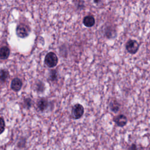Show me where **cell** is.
Wrapping results in <instances>:
<instances>
[{"mask_svg": "<svg viewBox=\"0 0 150 150\" xmlns=\"http://www.w3.org/2000/svg\"><path fill=\"white\" fill-rule=\"evenodd\" d=\"M35 90L38 93H43L45 90V84L41 81H38L35 84Z\"/></svg>", "mask_w": 150, "mask_h": 150, "instance_id": "cell-12", "label": "cell"}, {"mask_svg": "<svg viewBox=\"0 0 150 150\" xmlns=\"http://www.w3.org/2000/svg\"><path fill=\"white\" fill-rule=\"evenodd\" d=\"M57 78V72L56 70L52 69L49 73V79L50 81H54Z\"/></svg>", "mask_w": 150, "mask_h": 150, "instance_id": "cell-14", "label": "cell"}, {"mask_svg": "<svg viewBox=\"0 0 150 150\" xmlns=\"http://www.w3.org/2000/svg\"><path fill=\"white\" fill-rule=\"evenodd\" d=\"M105 35L108 39L114 38L117 35L116 30L112 26H108L105 30Z\"/></svg>", "mask_w": 150, "mask_h": 150, "instance_id": "cell-10", "label": "cell"}, {"mask_svg": "<svg viewBox=\"0 0 150 150\" xmlns=\"http://www.w3.org/2000/svg\"><path fill=\"white\" fill-rule=\"evenodd\" d=\"M127 150H137V146L135 144H132L128 147Z\"/></svg>", "mask_w": 150, "mask_h": 150, "instance_id": "cell-18", "label": "cell"}, {"mask_svg": "<svg viewBox=\"0 0 150 150\" xmlns=\"http://www.w3.org/2000/svg\"><path fill=\"white\" fill-rule=\"evenodd\" d=\"M26 144V139L24 138H21L19 139L18 142H17V146L19 148H23L25 147Z\"/></svg>", "mask_w": 150, "mask_h": 150, "instance_id": "cell-15", "label": "cell"}, {"mask_svg": "<svg viewBox=\"0 0 150 150\" xmlns=\"http://www.w3.org/2000/svg\"><path fill=\"white\" fill-rule=\"evenodd\" d=\"M84 112V110L83 106L80 104H76L74 105L72 107V110H71L72 117L75 120L79 119L83 115Z\"/></svg>", "mask_w": 150, "mask_h": 150, "instance_id": "cell-3", "label": "cell"}, {"mask_svg": "<svg viewBox=\"0 0 150 150\" xmlns=\"http://www.w3.org/2000/svg\"><path fill=\"white\" fill-rule=\"evenodd\" d=\"M95 22L96 21L94 16L91 15L86 16L83 20V25L87 28H91L95 24Z\"/></svg>", "mask_w": 150, "mask_h": 150, "instance_id": "cell-7", "label": "cell"}, {"mask_svg": "<svg viewBox=\"0 0 150 150\" xmlns=\"http://www.w3.org/2000/svg\"><path fill=\"white\" fill-rule=\"evenodd\" d=\"M9 76V71L6 69H2L1 70V81L2 83H4Z\"/></svg>", "mask_w": 150, "mask_h": 150, "instance_id": "cell-13", "label": "cell"}, {"mask_svg": "<svg viewBox=\"0 0 150 150\" xmlns=\"http://www.w3.org/2000/svg\"><path fill=\"white\" fill-rule=\"evenodd\" d=\"M100 2V1H94V3H98V2Z\"/></svg>", "mask_w": 150, "mask_h": 150, "instance_id": "cell-19", "label": "cell"}, {"mask_svg": "<svg viewBox=\"0 0 150 150\" xmlns=\"http://www.w3.org/2000/svg\"><path fill=\"white\" fill-rule=\"evenodd\" d=\"M120 105L116 100H112L110 104V108L111 111L116 113L120 110Z\"/></svg>", "mask_w": 150, "mask_h": 150, "instance_id": "cell-11", "label": "cell"}, {"mask_svg": "<svg viewBox=\"0 0 150 150\" xmlns=\"http://www.w3.org/2000/svg\"><path fill=\"white\" fill-rule=\"evenodd\" d=\"M30 32V27L25 23H21L18 24L16 28V34L20 38H26L29 35Z\"/></svg>", "mask_w": 150, "mask_h": 150, "instance_id": "cell-1", "label": "cell"}, {"mask_svg": "<svg viewBox=\"0 0 150 150\" xmlns=\"http://www.w3.org/2000/svg\"><path fill=\"white\" fill-rule=\"evenodd\" d=\"M139 43L135 40L130 39L125 44V48L127 52L131 54L136 53L139 49Z\"/></svg>", "mask_w": 150, "mask_h": 150, "instance_id": "cell-4", "label": "cell"}, {"mask_svg": "<svg viewBox=\"0 0 150 150\" xmlns=\"http://www.w3.org/2000/svg\"><path fill=\"white\" fill-rule=\"evenodd\" d=\"M5 121L3 118L2 117H1V122H0V130H1V132L0 133L1 134H2L3 132L5 130Z\"/></svg>", "mask_w": 150, "mask_h": 150, "instance_id": "cell-17", "label": "cell"}, {"mask_svg": "<svg viewBox=\"0 0 150 150\" xmlns=\"http://www.w3.org/2000/svg\"><path fill=\"white\" fill-rule=\"evenodd\" d=\"M23 104H24V105L26 107V108H30L32 105V100L30 98H26L24 99V101H23Z\"/></svg>", "mask_w": 150, "mask_h": 150, "instance_id": "cell-16", "label": "cell"}, {"mask_svg": "<svg viewBox=\"0 0 150 150\" xmlns=\"http://www.w3.org/2000/svg\"><path fill=\"white\" fill-rule=\"evenodd\" d=\"M113 120L117 125L120 127H124L127 123V118L123 114H120L115 117Z\"/></svg>", "mask_w": 150, "mask_h": 150, "instance_id": "cell-5", "label": "cell"}, {"mask_svg": "<svg viewBox=\"0 0 150 150\" xmlns=\"http://www.w3.org/2000/svg\"><path fill=\"white\" fill-rule=\"evenodd\" d=\"M58 63V58L57 55L52 52H50L46 54L45 57V64L50 67H54Z\"/></svg>", "mask_w": 150, "mask_h": 150, "instance_id": "cell-2", "label": "cell"}, {"mask_svg": "<svg viewBox=\"0 0 150 150\" xmlns=\"http://www.w3.org/2000/svg\"><path fill=\"white\" fill-rule=\"evenodd\" d=\"M37 105L38 107V109L40 111L43 112L47 109L48 106V101L46 98H41L38 100L37 103Z\"/></svg>", "mask_w": 150, "mask_h": 150, "instance_id": "cell-8", "label": "cell"}, {"mask_svg": "<svg viewBox=\"0 0 150 150\" xmlns=\"http://www.w3.org/2000/svg\"><path fill=\"white\" fill-rule=\"evenodd\" d=\"M22 80L18 78H14L11 82V87L12 88V90H13L14 91H19L22 87Z\"/></svg>", "mask_w": 150, "mask_h": 150, "instance_id": "cell-6", "label": "cell"}, {"mask_svg": "<svg viewBox=\"0 0 150 150\" xmlns=\"http://www.w3.org/2000/svg\"><path fill=\"white\" fill-rule=\"evenodd\" d=\"M10 54V49L7 46H2L0 50V59L1 60H5L8 59Z\"/></svg>", "mask_w": 150, "mask_h": 150, "instance_id": "cell-9", "label": "cell"}]
</instances>
